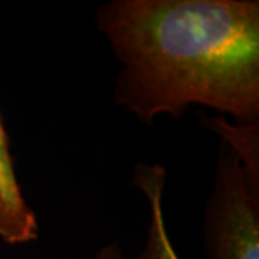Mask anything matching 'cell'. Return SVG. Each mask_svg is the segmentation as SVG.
I'll return each mask as SVG.
<instances>
[{
  "label": "cell",
  "instance_id": "6da1fadb",
  "mask_svg": "<svg viewBox=\"0 0 259 259\" xmlns=\"http://www.w3.org/2000/svg\"><path fill=\"white\" fill-rule=\"evenodd\" d=\"M97 26L121 62L115 104L141 122L192 105L259 122L258 0H112Z\"/></svg>",
  "mask_w": 259,
  "mask_h": 259
},
{
  "label": "cell",
  "instance_id": "7a4b0ae2",
  "mask_svg": "<svg viewBox=\"0 0 259 259\" xmlns=\"http://www.w3.org/2000/svg\"><path fill=\"white\" fill-rule=\"evenodd\" d=\"M203 235L209 259H259V187L250 183L241 160L223 141Z\"/></svg>",
  "mask_w": 259,
  "mask_h": 259
},
{
  "label": "cell",
  "instance_id": "3957f363",
  "mask_svg": "<svg viewBox=\"0 0 259 259\" xmlns=\"http://www.w3.org/2000/svg\"><path fill=\"white\" fill-rule=\"evenodd\" d=\"M166 183V170L160 164H137L134 170V185L147 197L150 206L147 241L151 242L158 259H180L168 238L163 214V189Z\"/></svg>",
  "mask_w": 259,
  "mask_h": 259
},
{
  "label": "cell",
  "instance_id": "277c9868",
  "mask_svg": "<svg viewBox=\"0 0 259 259\" xmlns=\"http://www.w3.org/2000/svg\"><path fill=\"white\" fill-rule=\"evenodd\" d=\"M203 124L221 136L241 160L250 183L259 187V122L236 124L225 117H203Z\"/></svg>",
  "mask_w": 259,
  "mask_h": 259
},
{
  "label": "cell",
  "instance_id": "5b68a950",
  "mask_svg": "<svg viewBox=\"0 0 259 259\" xmlns=\"http://www.w3.org/2000/svg\"><path fill=\"white\" fill-rule=\"evenodd\" d=\"M0 196L13 214L22 222L28 223L30 226H37L36 216L26 203L22 194V189L18 183L13 158L10 154L9 139L6 136L2 118H0Z\"/></svg>",
  "mask_w": 259,
  "mask_h": 259
},
{
  "label": "cell",
  "instance_id": "8992f818",
  "mask_svg": "<svg viewBox=\"0 0 259 259\" xmlns=\"http://www.w3.org/2000/svg\"><path fill=\"white\" fill-rule=\"evenodd\" d=\"M37 238V226L16 218L0 196V239L8 243H25Z\"/></svg>",
  "mask_w": 259,
  "mask_h": 259
},
{
  "label": "cell",
  "instance_id": "52a82bcc",
  "mask_svg": "<svg viewBox=\"0 0 259 259\" xmlns=\"http://www.w3.org/2000/svg\"><path fill=\"white\" fill-rule=\"evenodd\" d=\"M93 259H124V256H122V252H121L118 243H110V245L102 246ZM133 259H158V256L151 242L147 241L143 250Z\"/></svg>",
  "mask_w": 259,
  "mask_h": 259
}]
</instances>
